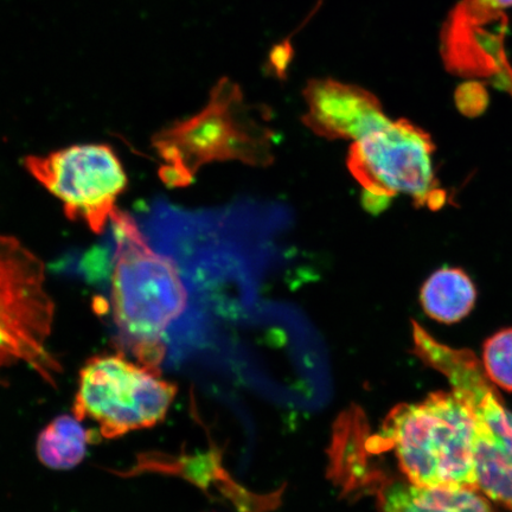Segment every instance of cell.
<instances>
[{"label":"cell","instance_id":"6da1fadb","mask_svg":"<svg viewBox=\"0 0 512 512\" xmlns=\"http://www.w3.org/2000/svg\"><path fill=\"white\" fill-rule=\"evenodd\" d=\"M111 223L115 242L111 303L121 351L160 369L166 336L194 303L190 285L174 256L153 246L130 214L118 208Z\"/></svg>","mask_w":512,"mask_h":512},{"label":"cell","instance_id":"7a4b0ae2","mask_svg":"<svg viewBox=\"0 0 512 512\" xmlns=\"http://www.w3.org/2000/svg\"><path fill=\"white\" fill-rule=\"evenodd\" d=\"M275 133L248 106L238 83L222 78L211 89L202 111L163 128L152 137L162 165L159 177L169 188H185L204 165L241 162L251 166L274 162Z\"/></svg>","mask_w":512,"mask_h":512},{"label":"cell","instance_id":"3957f363","mask_svg":"<svg viewBox=\"0 0 512 512\" xmlns=\"http://www.w3.org/2000/svg\"><path fill=\"white\" fill-rule=\"evenodd\" d=\"M383 446L394 452L409 483L439 490H479L475 422L456 393L438 392L393 409Z\"/></svg>","mask_w":512,"mask_h":512},{"label":"cell","instance_id":"277c9868","mask_svg":"<svg viewBox=\"0 0 512 512\" xmlns=\"http://www.w3.org/2000/svg\"><path fill=\"white\" fill-rule=\"evenodd\" d=\"M55 303L40 258L12 236H0V387L29 369L56 386L62 371L50 349Z\"/></svg>","mask_w":512,"mask_h":512},{"label":"cell","instance_id":"5b68a950","mask_svg":"<svg viewBox=\"0 0 512 512\" xmlns=\"http://www.w3.org/2000/svg\"><path fill=\"white\" fill-rule=\"evenodd\" d=\"M413 338L415 354L446 377L471 412L479 491L512 511V413L472 351L441 344L415 322Z\"/></svg>","mask_w":512,"mask_h":512},{"label":"cell","instance_id":"8992f818","mask_svg":"<svg viewBox=\"0 0 512 512\" xmlns=\"http://www.w3.org/2000/svg\"><path fill=\"white\" fill-rule=\"evenodd\" d=\"M178 388L160 369L117 354L96 355L80 370L73 415L96 427V437L117 439L160 424Z\"/></svg>","mask_w":512,"mask_h":512},{"label":"cell","instance_id":"52a82bcc","mask_svg":"<svg viewBox=\"0 0 512 512\" xmlns=\"http://www.w3.org/2000/svg\"><path fill=\"white\" fill-rule=\"evenodd\" d=\"M435 145L406 119L387 120L350 146L348 169L364 191L393 200L412 197L416 207L441 209L447 202L433 168Z\"/></svg>","mask_w":512,"mask_h":512},{"label":"cell","instance_id":"ba28073f","mask_svg":"<svg viewBox=\"0 0 512 512\" xmlns=\"http://www.w3.org/2000/svg\"><path fill=\"white\" fill-rule=\"evenodd\" d=\"M25 168L63 204L69 220L101 234L118 209L127 185L123 164L111 146L74 145L46 156H28Z\"/></svg>","mask_w":512,"mask_h":512},{"label":"cell","instance_id":"9c48e42d","mask_svg":"<svg viewBox=\"0 0 512 512\" xmlns=\"http://www.w3.org/2000/svg\"><path fill=\"white\" fill-rule=\"evenodd\" d=\"M512 0H462L447 17L441 31L440 50L450 72L464 76H497L512 92V74L490 36V27L503 25Z\"/></svg>","mask_w":512,"mask_h":512},{"label":"cell","instance_id":"30bf717a","mask_svg":"<svg viewBox=\"0 0 512 512\" xmlns=\"http://www.w3.org/2000/svg\"><path fill=\"white\" fill-rule=\"evenodd\" d=\"M303 123L329 140H357L389 120L377 96L334 79H312L304 88Z\"/></svg>","mask_w":512,"mask_h":512},{"label":"cell","instance_id":"8fae6325","mask_svg":"<svg viewBox=\"0 0 512 512\" xmlns=\"http://www.w3.org/2000/svg\"><path fill=\"white\" fill-rule=\"evenodd\" d=\"M381 512H495L479 490L422 488L393 480L380 494Z\"/></svg>","mask_w":512,"mask_h":512},{"label":"cell","instance_id":"7c38bea8","mask_svg":"<svg viewBox=\"0 0 512 512\" xmlns=\"http://www.w3.org/2000/svg\"><path fill=\"white\" fill-rule=\"evenodd\" d=\"M475 284L460 268L444 267L425 281L420 291L422 309L437 322L453 324L475 307Z\"/></svg>","mask_w":512,"mask_h":512},{"label":"cell","instance_id":"4fadbf2b","mask_svg":"<svg viewBox=\"0 0 512 512\" xmlns=\"http://www.w3.org/2000/svg\"><path fill=\"white\" fill-rule=\"evenodd\" d=\"M94 437L75 415L57 416L38 434V460L51 470H72L83 462Z\"/></svg>","mask_w":512,"mask_h":512},{"label":"cell","instance_id":"5bb4252c","mask_svg":"<svg viewBox=\"0 0 512 512\" xmlns=\"http://www.w3.org/2000/svg\"><path fill=\"white\" fill-rule=\"evenodd\" d=\"M483 366L492 382L512 392V329L499 331L485 342Z\"/></svg>","mask_w":512,"mask_h":512},{"label":"cell","instance_id":"9a60e30c","mask_svg":"<svg viewBox=\"0 0 512 512\" xmlns=\"http://www.w3.org/2000/svg\"><path fill=\"white\" fill-rule=\"evenodd\" d=\"M294 49L288 40L281 41L270 51L268 55V69L280 80H285L288 69L293 62Z\"/></svg>","mask_w":512,"mask_h":512}]
</instances>
